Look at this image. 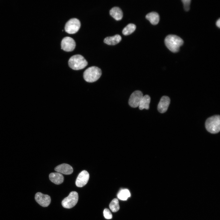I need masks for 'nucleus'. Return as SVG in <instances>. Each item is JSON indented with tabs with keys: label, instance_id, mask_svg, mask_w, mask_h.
I'll list each match as a JSON object with an SVG mask.
<instances>
[{
	"label": "nucleus",
	"instance_id": "f8f14e48",
	"mask_svg": "<svg viewBox=\"0 0 220 220\" xmlns=\"http://www.w3.org/2000/svg\"><path fill=\"white\" fill-rule=\"evenodd\" d=\"M54 170L57 172L65 174H70L73 172L72 167L66 163H63L57 166Z\"/></svg>",
	"mask_w": 220,
	"mask_h": 220
},
{
	"label": "nucleus",
	"instance_id": "412c9836",
	"mask_svg": "<svg viewBox=\"0 0 220 220\" xmlns=\"http://www.w3.org/2000/svg\"><path fill=\"white\" fill-rule=\"evenodd\" d=\"M104 216L107 219H110L112 218V215L109 209L106 208L103 211Z\"/></svg>",
	"mask_w": 220,
	"mask_h": 220
},
{
	"label": "nucleus",
	"instance_id": "a211bd4d",
	"mask_svg": "<svg viewBox=\"0 0 220 220\" xmlns=\"http://www.w3.org/2000/svg\"><path fill=\"white\" fill-rule=\"evenodd\" d=\"M130 196L129 190L127 189H123L119 191L117 194V197L119 199L126 200Z\"/></svg>",
	"mask_w": 220,
	"mask_h": 220
},
{
	"label": "nucleus",
	"instance_id": "aec40b11",
	"mask_svg": "<svg viewBox=\"0 0 220 220\" xmlns=\"http://www.w3.org/2000/svg\"><path fill=\"white\" fill-rule=\"evenodd\" d=\"M109 207L113 212H116L119 209V201L117 199H114L111 202Z\"/></svg>",
	"mask_w": 220,
	"mask_h": 220
},
{
	"label": "nucleus",
	"instance_id": "f03ea898",
	"mask_svg": "<svg viewBox=\"0 0 220 220\" xmlns=\"http://www.w3.org/2000/svg\"><path fill=\"white\" fill-rule=\"evenodd\" d=\"M101 71L99 68L93 66L88 68L85 70L83 76L86 81L92 82L97 81L101 77Z\"/></svg>",
	"mask_w": 220,
	"mask_h": 220
},
{
	"label": "nucleus",
	"instance_id": "39448f33",
	"mask_svg": "<svg viewBox=\"0 0 220 220\" xmlns=\"http://www.w3.org/2000/svg\"><path fill=\"white\" fill-rule=\"evenodd\" d=\"M78 197L77 192L75 191L71 192L69 195L62 201L61 204L63 207L68 209L73 207L77 203Z\"/></svg>",
	"mask_w": 220,
	"mask_h": 220
},
{
	"label": "nucleus",
	"instance_id": "ddd939ff",
	"mask_svg": "<svg viewBox=\"0 0 220 220\" xmlns=\"http://www.w3.org/2000/svg\"><path fill=\"white\" fill-rule=\"evenodd\" d=\"M49 177L50 180L56 185L62 183L64 180V177L62 174L58 172L51 173Z\"/></svg>",
	"mask_w": 220,
	"mask_h": 220
},
{
	"label": "nucleus",
	"instance_id": "4468645a",
	"mask_svg": "<svg viewBox=\"0 0 220 220\" xmlns=\"http://www.w3.org/2000/svg\"><path fill=\"white\" fill-rule=\"evenodd\" d=\"M109 13L110 15L116 20H120L123 17V11L118 7L115 6L112 7L110 10Z\"/></svg>",
	"mask_w": 220,
	"mask_h": 220
},
{
	"label": "nucleus",
	"instance_id": "1a4fd4ad",
	"mask_svg": "<svg viewBox=\"0 0 220 220\" xmlns=\"http://www.w3.org/2000/svg\"><path fill=\"white\" fill-rule=\"evenodd\" d=\"M35 199L36 202L43 207H47L51 202L50 196L43 194L41 193H37L35 196Z\"/></svg>",
	"mask_w": 220,
	"mask_h": 220
},
{
	"label": "nucleus",
	"instance_id": "f3484780",
	"mask_svg": "<svg viewBox=\"0 0 220 220\" xmlns=\"http://www.w3.org/2000/svg\"><path fill=\"white\" fill-rule=\"evenodd\" d=\"M150 100V97L149 95H145L143 96L138 106L139 109L140 110L143 109H148L149 108Z\"/></svg>",
	"mask_w": 220,
	"mask_h": 220
},
{
	"label": "nucleus",
	"instance_id": "2eb2a0df",
	"mask_svg": "<svg viewBox=\"0 0 220 220\" xmlns=\"http://www.w3.org/2000/svg\"><path fill=\"white\" fill-rule=\"evenodd\" d=\"M121 36L119 34L114 36L106 37L104 39V42L109 45H114L119 42L121 40Z\"/></svg>",
	"mask_w": 220,
	"mask_h": 220
},
{
	"label": "nucleus",
	"instance_id": "9d476101",
	"mask_svg": "<svg viewBox=\"0 0 220 220\" xmlns=\"http://www.w3.org/2000/svg\"><path fill=\"white\" fill-rule=\"evenodd\" d=\"M89 178V174L88 172L83 170L78 175L75 181L77 186L82 187L85 186L88 182Z\"/></svg>",
	"mask_w": 220,
	"mask_h": 220
},
{
	"label": "nucleus",
	"instance_id": "6ab92c4d",
	"mask_svg": "<svg viewBox=\"0 0 220 220\" xmlns=\"http://www.w3.org/2000/svg\"><path fill=\"white\" fill-rule=\"evenodd\" d=\"M136 28L135 24L132 23L128 24L123 29L122 33L125 35H127L133 32Z\"/></svg>",
	"mask_w": 220,
	"mask_h": 220
},
{
	"label": "nucleus",
	"instance_id": "dca6fc26",
	"mask_svg": "<svg viewBox=\"0 0 220 220\" xmlns=\"http://www.w3.org/2000/svg\"><path fill=\"white\" fill-rule=\"evenodd\" d=\"M146 18L152 24H157L159 22L160 16L156 12H152L147 14L145 16Z\"/></svg>",
	"mask_w": 220,
	"mask_h": 220
},
{
	"label": "nucleus",
	"instance_id": "0eeeda50",
	"mask_svg": "<svg viewBox=\"0 0 220 220\" xmlns=\"http://www.w3.org/2000/svg\"><path fill=\"white\" fill-rule=\"evenodd\" d=\"M61 45L62 49L67 52H70L75 49L76 43L73 38L67 36L62 39Z\"/></svg>",
	"mask_w": 220,
	"mask_h": 220
},
{
	"label": "nucleus",
	"instance_id": "7ed1b4c3",
	"mask_svg": "<svg viewBox=\"0 0 220 220\" xmlns=\"http://www.w3.org/2000/svg\"><path fill=\"white\" fill-rule=\"evenodd\" d=\"M69 66L74 70H79L85 68L88 62L83 56L76 54L72 56L68 61Z\"/></svg>",
	"mask_w": 220,
	"mask_h": 220
},
{
	"label": "nucleus",
	"instance_id": "20e7f679",
	"mask_svg": "<svg viewBox=\"0 0 220 220\" xmlns=\"http://www.w3.org/2000/svg\"><path fill=\"white\" fill-rule=\"evenodd\" d=\"M220 117L216 115L208 118L206 120L205 126L206 129L211 134H216L220 130Z\"/></svg>",
	"mask_w": 220,
	"mask_h": 220
},
{
	"label": "nucleus",
	"instance_id": "6e6552de",
	"mask_svg": "<svg viewBox=\"0 0 220 220\" xmlns=\"http://www.w3.org/2000/svg\"><path fill=\"white\" fill-rule=\"evenodd\" d=\"M143 96V94L140 91H134L130 97L128 102L129 105L133 108L138 107Z\"/></svg>",
	"mask_w": 220,
	"mask_h": 220
},
{
	"label": "nucleus",
	"instance_id": "4be33fe9",
	"mask_svg": "<svg viewBox=\"0 0 220 220\" xmlns=\"http://www.w3.org/2000/svg\"><path fill=\"white\" fill-rule=\"evenodd\" d=\"M184 5L185 9L186 11H188L189 9V5L191 0H182V1Z\"/></svg>",
	"mask_w": 220,
	"mask_h": 220
},
{
	"label": "nucleus",
	"instance_id": "5701e85b",
	"mask_svg": "<svg viewBox=\"0 0 220 220\" xmlns=\"http://www.w3.org/2000/svg\"><path fill=\"white\" fill-rule=\"evenodd\" d=\"M217 26L220 28V19L219 18L216 21V23Z\"/></svg>",
	"mask_w": 220,
	"mask_h": 220
},
{
	"label": "nucleus",
	"instance_id": "f257e3e1",
	"mask_svg": "<svg viewBox=\"0 0 220 220\" xmlns=\"http://www.w3.org/2000/svg\"><path fill=\"white\" fill-rule=\"evenodd\" d=\"M165 43L167 47L171 52H178L180 47L183 43V40L180 37L175 35H169L165 39Z\"/></svg>",
	"mask_w": 220,
	"mask_h": 220
},
{
	"label": "nucleus",
	"instance_id": "9b49d317",
	"mask_svg": "<svg viewBox=\"0 0 220 220\" xmlns=\"http://www.w3.org/2000/svg\"><path fill=\"white\" fill-rule=\"evenodd\" d=\"M170 102V100L169 97L167 96H163L158 105L157 109L158 111L162 113L165 112L168 109Z\"/></svg>",
	"mask_w": 220,
	"mask_h": 220
},
{
	"label": "nucleus",
	"instance_id": "423d86ee",
	"mask_svg": "<svg viewBox=\"0 0 220 220\" xmlns=\"http://www.w3.org/2000/svg\"><path fill=\"white\" fill-rule=\"evenodd\" d=\"M80 26V22L79 19L76 18H72L66 23L65 26V30L69 34H74L78 31Z\"/></svg>",
	"mask_w": 220,
	"mask_h": 220
}]
</instances>
